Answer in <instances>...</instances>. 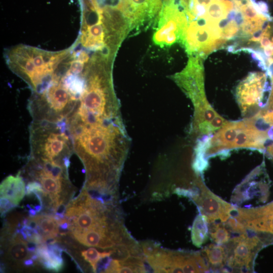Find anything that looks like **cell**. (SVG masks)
I'll use <instances>...</instances> for the list:
<instances>
[{
    "mask_svg": "<svg viewBox=\"0 0 273 273\" xmlns=\"http://www.w3.org/2000/svg\"><path fill=\"white\" fill-rule=\"evenodd\" d=\"M73 151L82 163L103 165L119 157L129 140L110 80L100 76L87 85L65 120Z\"/></svg>",
    "mask_w": 273,
    "mask_h": 273,
    "instance_id": "6da1fadb",
    "label": "cell"
},
{
    "mask_svg": "<svg viewBox=\"0 0 273 273\" xmlns=\"http://www.w3.org/2000/svg\"><path fill=\"white\" fill-rule=\"evenodd\" d=\"M199 56H190L188 63L172 79L191 100L194 106V122L208 124L218 114L206 99L204 86V70Z\"/></svg>",
    "mask_w": 273,
    "mask_h": 273,
    "instance_id": "7a4b0ae2",
    "label": "cell"
},
{
    "mask_svg": "<svg viewBox=\"0 0 273 273\" xmlns=\"http://www.w3.org/2000/svg\"><path fill=\"white\" fill-rule=\"evenodd\" d=\"M184 6L176 0L163 4L156 21L153 42L161 47L180 42L187 23Z\"/></svg>",
    "mask_w": 273,
    "mask_h": 273,
    "instance_id": "3957f363",
    "label": "cell"
},
{
    "mask_svg": "<svg viewBox=\"0 0 273 273\" xmlns=\"http://www.w3.org/2000/svg\"><path fill=\"white\" fill-rule=\"evenodd\" d=\"M118 6L129 24L130 32L136 31L157 21L163 0H119Z\"/></svg>",
    "mask_w": 273,
    "mask_h": 273,
    "instance_id": "277c9868",
    "label": "cell"
},
{
    "mask_svg": "<svg viewBox=\"0 0 273 273\" xmlns=\"http://www.w3.org/2000/svg\"><path fill=\"white\" fill-rule=\"evenodd\" d=\"M266 74L250 72L238 85L236 97L243 115H246L256 107L262 108V100L267 90L264 85Z\"/></svg>",
    "mask_w": 273,
    "mask_h": 273,
    "instance_id": "5b68a950",
    "label": "cell"
},
{
    "mask_svg": "<svg viewBox=\"0 0 273 273\" xmlns=\"http://www.w3.org/2000/svg\"><path fill=\"white\" fill-rule=\"evenodd\" d=\"M241 121H228L219 129L211 138L206 157L221 152H228L232 145L239 130Z\"/></svg>",
    "mask_w": 273,
    "mask_h": 273,
    "instance_id": "8992f818",
    "label": "cell"
},
{
    "mask_svg": "<svg viewBox=\"0 0 273 273\" xmlns=\"http://www.w3.org/2000/svg\"><path fill=\"white\" fill-rule=\"evenodd\" d=\"M269 140L266 134L255 129L245 119L241 120L240 127L232 149L248 148L263 150L265 144Z\"/></svg>",
    "mask_w": 273,
    "mask_h": 273,
    "instance_id": "52a82bcc",
    "label": "cell"
},
{
    "mask_svg": "<svg viewBox=\"0 0 273 273\" xmlns=\"http://www.w3.org/2000/svg\"><path fill=\"white\" fill-rule=\"evenodd\" d=\"M20 172L15 176L10 175L1 184V196L9 198L15 204L18 205L23 199L25 192V185Z\"/></svg>",
    "mask_w": 273,
    "mask_h": 273,
    "instance_id": "ba28073f",
    "label": "cell"
},
{
    "mask_svg": "<svg viewBox=\"0 0 273 273\" xmlns=\"http://www.w3.org/2000/svg\"><path fill=\"white\" fill-rule=\"evenodd\" d=\"M255 219L253 221L251 228L258 231H264L273 234V203L255 211Z\"/></svg>",
    "mask_w": 273,
    "mask_h": 273,
    "instance_id": "9c48e42d",
    "label": "cell"
},
{
    "mask_svg": "<svg viewBox=\"0 0 273 273\" xmlns=\"http://www.w3.org/2000/svg\"><path fill=\"white\" fill-rule=\"evenodd\" d=\"M38 225V231L44 242L49 238H55L58 235L59 228L57 220L52 216L39 215L32 216Z\"/></svg>",
    "mask_w": 273,
    "mask_h": 273,
    "instance_id": "30bf717a",
    "label": "cell"
},
{
    "mask_svg": "<svg viewBox=\"0 0 273 273\" xmlns=\"http://www.w3.org/2000/svg\"><path fill=\"white\" fill-rule=\"evenodd\" d=\"M207 236L206 219L203 215H198L195 219L192 230V239L193 244L200 246Z\"/></svg>",
    "mask_w": 273,
    "mask_h": 273,
    "instance_id": "8fae6325",
    "label": "cell"
},
{
    "mask_svg": "<svg viewBox=\"0 0 273 273\" xmlns=\"http://www.w3.org/2000/svg\"><path fill=\"white\" fill-rule=\"evenodd\" d=\"M255 241L244 240L240 242L235 251L234 259L237 264L244 265L250 261L251 250Z\"/></svg>",
    "mask_w": 273,
    "mask_h": 273,
    "instance_id": "7c38bea8",
    "label": "cell"
},
{
    "mask_svg": "<svg viewBox=\"0 0 273 273\" xmlns=\"http://www.w3.org/2000/svg\"><path fill=\"white\" fill-rule=\"evenodd\" d=\"M27 244L19 238H15L9 249V254L16 261H22L29 257Z\"/></svg>",
    "mask_w": 273,
    "mask_h": 273,
    "instance_id": "4fadbf2b",
    "label": "cell"
},
{
    "mask_svg": "<svg viewBox=\"0 0 273 273\" xmlns=\"http://www.w3.org/2000/svg\"><path fill=\"white\" fill-rule=\"evenodd\" d=\"M115 252V250L103 252H99L94 248H89L81 252L84 259L91 265L94 272H97V266L98 262L103 258L110 256Z\"/></svg>",
    "mask_w": 273,
    "mask_h": 273,
    "instance_id": "5bb4252c",
    "label": "cell"
},
{
    "mask_svg": "<svg viewBox=\"0 0 273 273\" xmlns=\"http://www.w3.org/2000/svg\"><path fill=\"white\" fill-rule=\"evenodd\" d=\"M206 252L211 263L212 264L221 263L223 258V251L221 247L213 246L207 249Z\"/></svg>",
    "mask_w": 273,
    "mask_h": 273,
    "instance_id": "9a60e30c",
    "label": "cell"
},
{
    "mask_svg": "<svg viewBox=\"0 0 273 273\" xmlns=\"http://www.w3.org/2000/svg\"><path fill=\"white\" fill-rule=\"evenodd\" d=\"M226 230L223 228H218L213 234V238L218 243H223L229 239V235Z\"/></svg>",
    "mask_w": 273,
    "mask_h": 273,
    "instance_id": "2e32d148",
    "label": "cell"
},
{
    "mask_svg": "<svg viewBox=\"0 0 273 273\" xmlns=\"http://www.w3.org/2000/svg\"><path fill=\"white\" fill-rule=\"evenodd\" d=\"M17 205L5 196H1V213L4 215Z\"/></svg>",
    "mask_w": 273,
    "mask_h": 273,
    "instance_id": "e0dca14e",
    "label": "cell"
},
{
    "mask_svg": "<svg viewBox=\"0 0 273 273\" xmlns=\"http://www.w3.org/2000/svg\"><path fill=\"white\" fill-rule=\"evenodd\" d=\"M263 31L261 29H259L254 32L252 36L250 38L249 41L251 42H258L260 40L263 35Z\"/></svg>",
    "mask_w": 273,
    "mask_h": 273,
    "instance_id": "ac0fdd59",
    "label": "cell"
},
{
    "mask_svg": "<svg viewBox=\"0 0 273 273\" xmlns=\"http://www.w3.org/2000/svg\"><path fill=\"white\" fill-rule=\"evenodd\" d=\"M236 11V14L234 20L237 25L241 28V26L244 22V18L242 13L240 11Z\"/></svg>",
    "mask_w": 273,
    "mask_h": 273,
    "instance_id": "d6986e66",
    "label": "cell"
},
{
    "mask_svg": "<svg viewBox=\"0 0 273 273\" xmlns=\"http://www.w3.org/2000/svg\"><path fill=\"white\" fill-rule=\"evenodd\" d=\"M35 244L32 242L27 244V249L29 252H34L36 250V247Z\"/></svg>",
    "mask_w": 273,
    "mask_h": 273,
    "instance_id": "ffe728a7",
    "label": "cell"
},
{
    "mask_svg": "<svg viewBox=\"0 0 273 273\" xmlns=\"http://www.w3.org/2000/svg\"><path fill=\"white\" fill-rule=\"evenodd\" d=\"M32 260L33 259H28L25 260L24 261V265L26 266H30L32 265L33 264V262Z\"/></svg>",
    "mask_w": 273,
    "mask_h": 273,
    "instance_id": "44dd1931",
    "label": "cell"
},
{
    "mask_svg": "<svg viewBox=\"0 0 273 273\" xmlns=\"http://www.w3.org/2000/svg\"><path fill=\"white\" fill-rule=\"evenodd\" d=\"M267 150L270 156L273 158V144L268 146Z\"/></svg>",
    "mask_w": 273,
    "mask_h": 273,
    "instance_id": "7402d4cb",
    "label": "cell"
},
{
    "mask_svg": "<svg viewBox=\"0 0 273 273\" xmlns=\"http://www.w3.org/2000/svg\"><path fill=\"white\" fill-rule=\"evenodd\" d=\"M36 211L34 209H29V214L31 216H34L36 213Z\"/></svg>",
    "mask_w": 273,
    "mask_h": 273,
    "instance_id": "603a6c76",
    "label": "cell"
},
{
    "mask_svg": "<svg viewBox=\"0 0 273 273\" xmlns=\"http://www.w3.org/2000/svg\"><path fill=\"white\" fill-rule=\"evenodd\" d=\"M34 209L37 212H39L42 209V206L40 205H36L34 207Z\"/></svg>",
    "mask_w": 273,
    "mask_h": 273,
    "instance_id": "cb8c5ba5",
    "label": "cell"
}]
</instances>
